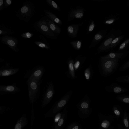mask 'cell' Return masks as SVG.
<instances>
[{
  "label": "cell",
  "mask_w": 129,
  "mask_h": 129,
  "mask_svg": "<svg viewBox=\"0 0 129 129\" xmlns=\"http://www.w3.org/2000/svg\"><path fill=\"white\" fill-rule=\"evenodd\" d=\"M78 129V127L77 126H76L74 127L72 129Z\"/></svg>",
  "instance_id": "cell-43"
},
{
  "label": "cell",
  "mask_w": 129,
  "mask_h": 129,
  "mask_svg": "<svg viewBox=\"0 0 129 129\" xmlns=\"http://www.w3.org/2000/svg\"><path fill=\"white\" fill-rule=\"evenodd\" d=\"M20 91V89L17 86L15 83L10 85H0V94L1 95L13 94Z\"/></svg>",
  "instance_id": "cell-9"
},
{
  "label": "cell",
  "mask_w": 129,
  "mask_h": 129,
  "mask_svg": "<svg viewBox=\"0 0 129 129\" xmlns=\"http://www.w3.org/2000/svg\"><path fill=\"white\" fill-rule=\"evenodd\" d=\"M34 26L37 30L47 37L51 39L55 38V34L49 28L46 19L41 18L35 23Z\"/></svg>",
  "instance_id": "cell-6"
},
{
  "label": "cell",
  "mask_w": 129,
  "mask_h": 129,
  "mask_svg": "<svg viewBox=\"0 0 129 129\" xmlns=\"http://www.w3.org/2000/svg\"><path fill=\"white\" fill-rule=\"evenodd\" d=\"M74 63V61L72 58H70L68 61L69 72L71 77L73 79L75 77Z\"/></svg>",
  "instance_id": "cell-23"
},
{
  "label": "cell",
  "mask_w": 129,
  "mask_h": 129,
  "mask_svg": "<svg viewBox=\"0 0 129 129\" xmlns=\"http://www.w3.org/2000/svg\"><path fill=\"white\" fill-rule=\"evenodd\" d=\"M33 35L34 34L31 33L29 32H24L21 35V36L26 39L32 37Z\"/></svg>",
  "instance_id": "cell-35"
},
{
  "label": "cell",
  "mask_w": 129,
  "mask_h": 129,
  "mask_svg": "<svg viewBox=\"0 0 129 129\" xmlns=\"http://www.w3.org/2000/svg\"><path fill=\"white\" fill-rule=\"evenodd\" d=\"M26 114L24 113L17 120L13 129H23L28 123Z\"/></svg>",
  "instance_id": "cell-17"
},
{
  "label": "cell",
  "mask_w": 129,
  "mask_h": 129,
  "mask_svg": "<svg viewBox=\"0 0 129 129\" xmlns=\"http://www.w3.org/2000/svg\"><path fill=\"white\" fill-rule=\"evenodd\" d=\"M83 22L77 24H74L69 25L67 27V31L68 35L72 38H75L77 36L80 27L83 24Z\"/></svg>",
  "instance_id": "cell-15"
},
{
  "label": "cell",
  "mask_w": 129,
  "mask_h": 129,
  "mask_svg": "<svg viewBox=\"0 0 129 129\" xmlns=\"http://www.w3.org/2000/svg\"><path fill=\"white\" fill-rule=\"evenodd\" d=\"M107 124L105 123H102L101 124L102 126L104 128L106 127L107 126Z\"/></svg>",
  "instance_id": "cell-42"
},
{
  "label": "cell",
  "mask_w": 129,
  "mask_h": 129,
  "mask_svg": "<svg viewBox=\"0 0 129 129\" xmlns=\"http://www.w3.org/2000/svg\"><path fill=\"white\" fill-rule=\"evenodd\" d=\"M129 69V60L124 63L120 67L119 71L120 72H123Z\"/></svg>",
  "instance_id": "cell-33"
},
{
  "label": "cell",
  "mask_w": 129,
  "mask_h": 129,
  "mask_svg": "<svg viewBox=\"0 0 129 129\" xmlns=\"http://www.w3.org/2000/svg\"><path fill=\"white\" fill-rule=\"evenodd\" d=\"M70 44L74 49L77 50L80 49L82 45L81 41L79 40H76L71 42Z\"/></svg>",
  "instance_id": "cell-27"
},
{
  "label": "cell",
  "mask_w": 129,
  "mask_h": 129,
  "mask_svg": "<svg viewBox=\"0 0 129 129\" xmlns=\"http://www.w3.org/2000/svg\"><path fill=\"white\" fill-rule=\"evenodd\" d=\"M129 48V38L126 39L120 46L117 52L122 53L126 52Z\"/></svg>",
  "instance_id": "cell-24"
},
{
  "label": "cell",
  "mask_w": 129,
  "mask_h": 129,
  "mask_svg": "<svg viewBox=\"0 0 129 129\" xmlns=\"http://www.w3.org/2000/svg\"><path fill=\"white\" fill-rule=\"evenodd\" d=\"M72 93V91L70 90L65 94L44 115V118H47L52 117L54 114L57 111L58 109L66 105L71 96Z\"/></svg>",
  "instance_id": "cell-5"
},
{
  "label": "cell",
  "mask_w": 129,
  "mask_h": 129,
  "mask_svg": "<svg viewBox=\"0 0 129 129\" xmlns=\"http://www.w3.org/2000/svg\"><path fill=\"white\" fill-rule=\"evenodd\" d=\"M115 113L117 115H120V113L117 110H115L114 111Z\"/></svg>",
  "instance_id": "cell-41"
},
{
  "label": "cell",
  "mask_w": 129,
  "mask_h": 129,
  "mask_svg": "<svg viewBox=\"0 0 129 129\" xmlns=\"http://www.w3.org/2000/svg\"><path fill=\"white\" fill-rule=\"evenodd\" d=\"M1 42L7 45L11 49L16 52H18L19 49L17 47L18 41L15 37L6 36L0 38Z\"/></svg>",
  "instance_id": "cell-10"
},
{
  "label": "cell",
  "mask_w": 129,
  "mask_h": 129,
  "mask_svg": "<svg viewBox=\"0 0 129 129\" xmlns=\"http://www.w3.org/2000/svg\"><path fill=\"white\" fill-rule=\"evenodd\" d=\"M46 20L49 28L54 33L57 34H59L60 33L61 29L56 23L48 18L46 19Z\"/></svg>",
  "instance_id": "cell-18"
},
{
  "label": "cell",
  "mask_w": 129,
  "mask_h": 129,
  "mask_svg": "<svg viewBox=\"0 0 129 129\" xmlns=\"http://www.w3.org/2000/svg\"><path fill=\"white\" fill-rule=\"evenodd\" d=\"M129 51H127L122 53L111 52L108 54L102 56L101 59L117 58L122 59L124 58L129 54Z\"/></svg>",
  "instance_id": "cell-16"
},
{
  "label": "cell",
  "mask_w": 129,
  "mask_h": 129,
  "mask_svg": "<svg viewBox=\"0 0 129 129\" xmlns=\"http://www.w3.org/2000/svg\"><path fill=\"white\" fill-rule=\"evenodd\" d=\"M87 57L78 55L74 61V67L75 70H76L85 61Z\"/></svg>",
  "instance_id": "cell-21"
},
{
  "label": "cell",
  "mask_w": 129,
  "mask_h": 129,
  "mask_svg": "<svg viewBox=\"0 0 129 129\" xmlns=\"http://www.w3.org/2000/svg\"><path fill=\"white\" fill-rule=\"evenodd\" d=\"M0 28L1 35H13L15 34L14 32L10 30L5 26H1Z\"/></svg>",
  "instance_id": "cell-25"
},
{
  "label": "cell",
  "mask_w": 129,
  "mask_h": 129,
  "mask_svg": "<svg viewBox=\"0 0 129 129\" xmlns=\"http://www.w3.org/2000/svg\"><path fill=\"white\" fill-rule=\"evenodd\" d=\"M85 10L82 7L77 6L75 9H72L68 15L67 22L75 18L80 19L83 16Z\"/></svg>",
  "instance_id": "cell-11"
},
{
  "label": "cell",
  "mask_w": 129,
  "mask_h": 129,
  "mask_svg": "<svg viewBox=\"0 0 129 129\" xmlns=\"http://www.w3.org/2000/svg\"><path fill=\"white\" fill-rule=\"evenodd\" d=\"M116 99L125 103H129V95L120 94L116 96Z\"/></svg>",
  "instance_id": "cell-26"
},
{
  "label": "cell",
  "mask_w": 129,
  "mask_h": 129,
  "mask_svg": "<svg viewBox=\"0 0 129 129\" xmlns=\"http://www.w3.org/2000/svg\"><path fill=\"white\" fill-rule=\"evenodd\" d=\"M95 26L94 21L93 20H91L89 23L86 30V33L87 34H90L93 31Z\"/></svg>",
  "instance_id": "cell-30"
},
{
  "label": "cell",
  "mask_w": 129,
  "mask_h": 129,
  "mask_svg": "<svg viewBox=\"0 0 129 129\" xmlns=\"http://www.w3.org/2000/svg\"><path fill=\"white\" fill-rule=\"evenodd\" d=\"M120 19L119 15H112L107 16L103 22V24L106 25L112 24Z\"/></svg>",
  "instance_id": "cell-19"
},
{
  "label": "cell",
  "mask_w": 129,
  "mask_h": 129,
  "mask_svg": "<svg viewBox=\"0 0 129 129\" xmlns=\"http://www.w3.org/2000/svg\"><path fill=\"white\" fill-rule=\"evenodd\" d=\"M42 80L32 79L27 80L29 101L31 104V117H34V104L39 98L40 92L41 84Z\"/></svg>",
  "instance_id": "cell-1"
},
{
  "label": "cell",
  "mask_w": 129,
  "mask_h": 129,
  "mask_svg": "<svg viewBox=\"0 0 129 129\" xmlns=\"http://www.w3.org/2000/svg\"><path fill=\"white\" fill-rule=\"evenodd\" d=\"M61 115L60 113H59L55 116L54 119V121L55 123H57Z\"/></svg>",
  "instance_id": "cell-37"
},
{
  "label": "cell",
  "mask_w": 129,
  "mask_h": 129,
  "mask_svg": "<svg viewBox=\"0 0 129 129\" xmlns=\"http://www.w3.org/2000/svg\"><path fill=\"white\" fill-rule=\"evenodd\" d=\"M12 3L11 0H5L4 1V8H7L10 6Z\"/></svg>",
  "instance_id": "cell-36"
},
{
  "label": "cell",
  "mask_w": 129,
  "mask_h": 129,
  "mask_svg": "<svg viewBox=\"0 0 129 129\" xmlns=\"http://www.w3.org/2000/svg\"><path fill=\"white\" fill-rule=\"evenodd\" d=\"M19 69V68L13 67L7 64L0 68V77H6L13 75L18 73Z\"/></svg>",
  "instance_id": "cell-13"
},
{
  "label": "cell",
  "mask_w": 129,
  "mask_h": 129,
  "mask_svg": "<svg viewBox=\"0 0 129 129\" xmlns=\"http://www.w3.org/2000/svg\"><path fill=\"white\" fill-rule=\"evenodd\" d=\"M44 11L46 15L50 19V20L56 24L61 25L62 24V23L61 21L54 14L47 10H45Z\"/></svg>",
  "instance_id": "cell-20"
},
{
  "label": "cell",
  "mask_w": 129,
  "mask_h": 129,
  "mask_svg": "<svg viewBox=\"0 0 129 129\" xmlns=\"http://www.w3.org/2000/svg\"><path fill=\"white\" fill-rule=\"evenodd\" d=\"M116 81L122 83H129V75L121 76L115 78Z\"/></svg>",
  "instance_id": "cell-28"
},
{
  "label": "cell",
  "mask_w": 129,
  "mask_h": 129,
  "mask_svg": "<svg viewBox=\"0 0 129 129\" xmlns=\"http://www.w3.org/2000/svg\"><path fill=\"white\" fill-rule=\"evenodd\" d=\"M55 92L52 81L49 82L45 87V91L42 95L41 104L42 108L45 107L50 102Z\"/></svg>",
  "instance_id": "cell-8"
},
{
  "label": "cell",
  "mask_w": 129,
  "mask_h": 129,
  "mask_svg": "<svg viewBox=\"0 0 129 129\" xmlns=\"http://www.w3.org/2000/svg\"><path fill=\"white\" fill-rule=\"evenodd\" d=\"M107 30V29L102 30L95 34L89 46V48L95 47L104 38L106 37Z\"/></svg>",
  "instance_id": "cell-14"
},
{
  "label": "cell",
  "mask_w": 129,
  "mask_h": 129,
  "mask_svg": "<svg viewBox=\"0 0 129 129\" xmlns=\"http://www.w3.org/2000/svg\"><path fill=\"white\" fill-rule=\"evenodd\" d=\"M91 68L90 67H89L86 68L84 71V75L86 79L89 80L91 78Z\"/></svg>",
  "instance_id": "cell-31"
},
{
  "label": "cell",
  "mask_w": 129,
  "mask_h": 129,
  "mask_svg": "<svg viewBox=\"0 0 129 129\" xmlns=\"http://www.w3.org/2000/svg\"><path fill=\"white\" fill-rule=\"evenodd\" d=\"M120 59L117 58L101 59V66L103 75L109 76L113 74L117 69Z\"/></svg>",
  "instance_id": "cell-2"
},
{
  "label": "cell",
  "mask_w": 129,
  "mask_h": 129,
  "mask_svg": "<svg viewBox=\"0 0 129 129\" xmlns=\"http://www.w3.org/2000/svg\"><path fill=\"white\" fill-rule=\"evenodd\" d=\"M34 43L36 45L41 48L48 49H50V46L44 43L39 41H35Z\"/></svg>",
  "instance_id": "cell-32"
},
{
  "label": "cell",
  "mask_w": 129,
  "mask_h": 129,
  "mask_svg": "<svg viewBox=\"0 0 129 129\" xmlns=\"http://www.w3.org/2000/svg\"><path fill=\"white\" fill-rule=\"evenodd\" d=\"M124 37L125 35H124L121 34L115 38L110 45V50L114 48L118 45L122 40Z\"/></svg>",
  "instance_id": "cell-22"
},
{
  "label": "cell",
  "mask_w": 129,
  "mask_h": 129,
  "mask_svg": "<svg viewBox=\"0 0 129 129\" xmlns=\"http://www.w3.org/2000/svg\"><path fill=\"white\" fill-rule=\"evenodd\" d=\"M35 9L33 3L30 1H26L16 12V15L20 20L28 22L34 15Z\"/></svg>",
  "instance_id": "cell-3"
},
{
  "label": "cell",
  "mask_w": 129,
  "mask_h": 129,
  "mask_svg": "<svg viewBox=\"0 0 129 129\" xmlns=\"http://www.w3.org/2000/svg\"><path fill=\"white\" fill-rule=\"evenodd\" d=\"M4 8V1L3 0H0V11L3 10Z\"/></svg>",
  "instance_id": "cell-38"
},
{
  "label": "cell",
  "mask_w": 129,
  "mask_h": 129,
  "mask_svg": "<svg viewBox=\"0 0 129 129\" xmlns=\"http://www.w3.org/2000/svg\"><path fill=\"white\" fill-rule=\"evenodd\" d=\"M127 7L129 8V0L128 1L127 3Z\"/></svg>",
  "instance_id": "cell-44"
},
{
  "label": "cell",
  "mask_w": 129,
  "mask_h": 129,
  "mask_svg": "<svg viewBox=\"0 0 129 129\" xmlns=\"http://www.w3.org/2000/svg\"><path fill=\"white\" fill-rule=\"evenodd\" d=\"M121 34V31L120 29L115 30L113 29L111 30L98 47L96 54L109 51L110 45L113 41Z\"/></svg>",
  "instance_id": "cell-4"
},
{
  "label": "cell",
  "mask_w": 129,
  "mask_h": 129,
  "mask_svg": "<svg viewBox=\"0 0 129 129\" xmlns=\"http://www.w3.org/2000/svg\"><path fill=\"white\" fill-rule=\"evenodd\" d=\"M105 90L108 92L119 94L126 92L129 91L128 89L122 87L118 83H114L106 86Z\"/></svg>",
  "instance_id": "cell-12"
},
{
  "label": "cell",
  "mask_w": 129,
  "mask_h": 129,
  "mask_svg": "<svg viewBox=\"0 0 129 129\" xmlns=\"http://www.w3.org/2000/svg\"><path fill=\"white\" fill-rule=\"evenodd\" d=\"M123 122L125 126L126 127H128V124L127 120L126 119H124Z\"/></svg>",
  "instance_id": "cell-40"
},
{
  "label": "cell",
  "mask_w": 129,
  "mask_h": 129,
  "mask_svg": "<svg viewBox=\"0 0 129 129\" xmlns=\"http://www.w3.org/2000/svg\"><path fill=\"white\" fill-rule=\"evenodd\" d=\"M63 120L62 118L60 119L58 121L57 125L59 126H61L63 124Z\"/></svg>",
  "instance_id": "cell-39"
},
{
  "label": "cell",
  "mask_w": 129,
  "mask_h": 129,
  "mask_svg": "<svg viewBox=\"0 0 129 129\" xmlns=\"http://www.w3.org/2000/svg\"><path fill=\"white\" fill-rule=\"evenodd\" d=\"M10 110V107L5 106H0V114H1L7 112Z\"/></svg>",
  "instance_id": "cell-34"
},
{
  "label": "cell",
  "mask_w": 129,
  "mask_h": 129,
  "mask_svg": "<svg viewBox=\"0 0 129 129\" xmlns=\"http://www.w3.org/2000/svg\"><path fill=\"white\" fill-rule=\"evenodd\" d=\"M45 69L42 65L36 66L26 72L24 77L27 80L32 79L42 80L41 78L45 72Z\"/></svg>",
  "instance_id": "cell-7"
},
{
  "label": "cell",
  "mask_w": 129,
  "mask_h": 129,
  "mask_svg": "<svg viewBox=\"0 0 129 129\" xmlns=\"http://www.w3.org/2000/svg\"><path fill=\"white\" fill-rule=\"evenodd\" d=\"M46 2L48 5L54 10L60 11V8L54 1L52 0H46Z\"/></svg>",
  "instance_id": "cell-29"
}]
</instances>
